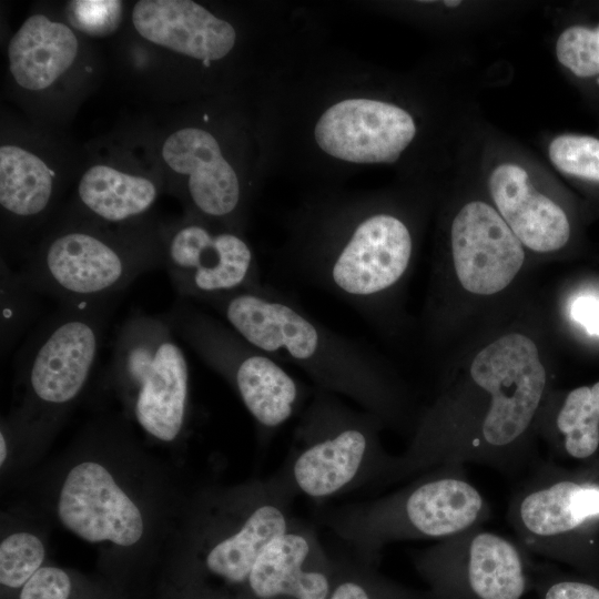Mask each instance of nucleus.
Here are the masks:
<instances>
[{"mask_svg": "<svg viewBox=\"0 0 599 599\" xmlns=\"http://www.w3.org/2000/svg\"><path fill=\"white\" fill-rule=\"evenodd\" d=\"M554 444L568 457L586 460L599 449V382L570 390L554 418Z\"/></svg>", "mask_w": 599, "mask_h": 599, "instance_id": "393cba45", "label": "nucleus"}, {"mask_svg": "<svg viewBox=\"0 0 599 599\" xmlns=\"http://www.w3.org/2000/svg\"><path fill=\"white\" fill-rule=\"evenodd\" d=\"M23 256L21 276L60 304L116 298L140 275L161 266L158 226L113 227L71 211Z\"/></svg>", "mask_w": 599, "mask_h": 599, "instance_id": "7ed1b4c3", "label": "nucleus"}, {"mask_svg": "<svg viewBox=\"0 0 599 599\" xmlns=\"http://www.w3.org/2000/svg\"><path fill=\"white\" fill-rule=\"evenodd\" d=\"M176 334L163 316L138 313L118 331L111 375L138 425L152 438L174 441L190 399V368Z\"/></svg>", "mask_w": 599, "mask_h": 599, "instance_id": "0eeeda50", "label": "nucleus"}, {"mask_svg": "<svg viewBox=\"0 0 599 599\" xmlns=\"http://www.w3.org/2000/svg\"><path fill=\"white\" fill-rule=\"evenodd\" d=\"M295 498L275 471L211 496L197 527L193 571L238 593L265 547L297 518Z\"/></svg>", "mask_w": 599, "mask_h": 599, "instance_id": "9d476101", "label": "nucleus"}, {"mask_svg": "<svg viewBox=\"0 0 599 599\" xmlns=\"http://www.w3.org/2000/svg\"><path fill=\"white\" fill-rule=\"evenodd\" d=\"M163 266L180 298L205 303L261 286L253 250L237 229L186 213L158 225Z\"/></svg>", "mask_w": 599, "mask_h": 599, "instance_id": "4468645a", "label": "nucleus"}, {"mask_svg": "<svg viewBox=\"0 0 599 599\" xmlns=\"http://www.w3.org/2000/svg\"><path fill=\"white\" fill-rule=\"evenodd\" d=\"M448 244L457 280L476 295L505 290L525 263V246L485 193L467 197L456 207Z\"/></svg>", "mask_w": 599, "mask_h": 599, "instance_id": "dca6fc26", "label": "nucleus"}, {"mask_svg": "<svg viewBox=\"0 0 599 599\" xmlns=\"http://www.w3.org/2000/svg\"><path fill=\"white\" fill-rule=\"evenodd\" d=\"M130 20L149 48L204 64L227 57L237 38L229 21L192 0H139Z\"/></svg>", "mask_w": 599, "mask_h": 599, "instance_id": "aec40b11", "label": "nucleus"}, {"mask_svg": "<svg viewBox=\"0 0 599 599\" xmlns=\"http://www.w3.org/2000/svg\"><path fill=\"white\" fill-rule=\"evenodd\" d=\"M552 171L591 196L599 197V131H559L542 140Z\"/></svg>", "mask_w": 599, "mask_h": 599, "instance_id": "a878e982", "label": "nucleus"}, {"mask_svg": "<svg viewBox=\"0 0 599 599\" xmlns=\"http://www.w3.org/2000/svg\"><path fill=\"white\" fill-rule=\"evenodd\" d=\"M113 300L60 304L34 333L20 361L33 406L55 412L80 396L97 363Z\"/></svg>", "mask_w": 599, "mask_h": 599, "instance_id": "f8f14e48", "label": "nucleus"}, {"mask_svg": "<svg viewBox=\"0 0 599 599\" xmlns=\"http://www.w3.org/2000/svg\"><path fill=\"white\" fill-rule=\"evenodd\" d=\"M8 457V438L4 435V433L1 430L0 433V464L1 466L4 464Z\"/></svg>", "mask_w": 599, "mask_h": 599, "instance_id": "f704fd0d", "label": "nucleus"}, {"mask_svg": "<svg viewBox=\"0 0 599 599\" xmlns=\"http://www.w3.org/2000/svg\"><path fill=\"white\" fill-rule=\"evenodd\" d=\"M124 4L119 0H70L64 3L65 22L79 34L108 38L121 27Z\"/></svg>", "mask_w": 599, "mask_h": 599, "instance_id": "c756f323", "label": "nucleus"}, {"mask_svg": "<svg viewBox=\"0 0 599 599\" xmlns=\"http://www.w3.org/2000/svg\"><path fill=\"white\" fill-rule=\"evenodd\" d=\"M60 176L39 146L2 140L0 207L6 240L22 241L45 223L58 203ZM3 236V237H4Z\"/></svg>", "mask_w": 599, "mask_h": 599, "instance_id": "412c9836", "label": "nucleus"}, {"mask_svg": "<svg viewBox=\"0 0 599 599\" xmlns=\"http://www.w3.org/2000/svg\"><path fill=\"white\" fill-rule=\"evenodd\" d=\"M337 557L325 548L313 525L296 518L254 562L237 593L242 599H328Z\"/></svg>", "mask_w": 599, "mask_h": 599, "instance_id": "6ab92c4d", "label": "nucleus"}, {"mask_svg": "<svg viewBox=\"0 0 599 599\" xmlns=\"http://www.w3.org/2000/svg\"><path fill=\"white\" fill-rule=\"evenodd\" d=\"M490 505L467 477L465 465L436 466L384 496L323 510L321 522L357 560L378 566L382 551L407 540H441L484 526Z\"/></svg>", "mask_w": 599, "mask_h": 599, "instance_id": "f03ea898", "label": "nucleus"}, {"mask_svg": "<svg viewBox=\"0 0 599 599\" xmlns=\"http://www.w3.org/2000/svg\"><path fill=\"white\" fill-rule=\"evenodd\" d=\"M469 376L493 398L480 433L479 464L516 474L534 459L530 435L548 385L538 347L521 333L502 335L476 354Z\"/></svg>", "mask_w": 599, "mask_h": 599, "instance_id": "6e6552de", "label": "nucleus"}, {"mask_svg": "<svg viewBox=\"0 0 599 599\" xmlns=\"http://www.w3.org/2000/svg\"><path fill=\"white\" fill-rule=\"evenodd\" d=\"M162 182L116 161H95L80 174L71 212L113 227L149 224Z\"/></svg>", "mask_w": 599, "mask_h": 599, "instance_id": "5701e85b", "label": "nucleus"}, {"mask_svg": "<svg viewBox=\"0 0 599 599\" xmlns=\"http://www.w3.org/2000/svg\"><path fill=\"white\" fill-rule=\"evenodd\" d=\"M75 586L70 573L43 566L19 591L17 599H72Z\"/></svg>", "mask_w": 599, "mask_h": 599, "instance_id": "2f4dec72", "label": "nucleus"}, {"mask_svg": "<svg viewBox=\"0 0 599 599\" xmlns=\"http://www.w3.org/2000/svg\"><path fill=\"white\" fill-rule=\"evenodd\" d=\"M158 153L170 189L187 213L236 229L244 204L242 184L211 131L189 124L173 128Z\"/></svg>", "mask_w": 599, "mask_h": 599, "instance_id": "2eb2a0df", "label": "nucleus"}, {"mask_svg": "<svg viewBox=\"0 0 599 599\" xmlns=\"http://www.w3.org/2000/svg\"><path fill=\"white\" fill-rule=\"evenodd\" d=\"M463 153L483 192L526 250L555 253L568 245L573 226L559 184L534 155L477 125Z\"/></svg>", "mask_w": 599, "mask_h": 599, "instance_id": "423d86ee", "label": "nucleus"}, {"mask_svg": "<svg viewBox=\"0 0 599 599\" xmlns=\"http://www.w3.org/2000/svg\"><path fill=\"white\" fill-rule=\"evenodd\" d=\"M413 564L432 599H524L532 590L529 552L483 526L417 551Z\"/></svg>", "mask_w": 599, "mask_h": 599, "instance_id": "9b49d317", "label": "nucleus"}, {"mask_svg": "<svg viewBox=\"0 0 599 599\" xmlns=\"http://www.w3.org/2000/svg\"><path fill=\"white\" fill-rule=\"evenodd\" d=\"M165 315L176 336L233 387L262 441L271 439L305 404V386L221 318L183 298Z\"/></svg>", "mask_w": 599, "mask_h": 599, "instance_id": "1a4fd4ad", "label": "nucleus"}, {"mask_svg": "<svg viewBox=\"0 0 599 599\" xmlns=\"http://www.w3.org/2000/svg\"><path fill=\"white\" fill-rule=\"evenodd\" d=\"M598 120H599V115H598ZM598 131H599V129H598Z\"/></svg>", "mask_w": 599, "mask_h": 599, "instance_id": "c9c22d12", "label": "nucleus"}, {"mask_svg": "<svg viewBox=\"0 0 599 599\" xmlns=\"http://www.w3.org/2000/svg\"><path fill=\"white\" fill-rule=\"evenodd\" d=\"M203 305L252 345L298 367L316 388L352 400L384 424L399 418L404 397L377 358L280 291L262 284L213 297Z\"/></svg>", "mask_w": 599, "mask_h": 599, "instance_id": "f257e3e1", "label": "nucleus"}, {"mask_svg": "<svg viewBox=\"0 0 599 599\" xmlns=\"http://www.w3.org/2000/svg\"><path fill=\"white\" fill-rule=\"evenodd\" d=\"M383 425L376 415L316 388L275 473L295 497L314 501L386 485L396 456L383 446Z\"/></svg>", "mask_w": 599, "mask_h": 599, "instance_id": "20e7f679", "label": "nucleus"}, {"mask_svg": "<svg viewBox=\"0 0 599 599\" xmlns=\"http://www.w3.org/2000/svg\"><path fill=\"white\" fill-rule=\"evenodd\" d=\"M570 315L573 321L585 327L590 335L599 336V300L581 296L573 301Z\"/></svg>", "mask_w": 599, "mask_h": 599, "instance_id": "473e14b6", "label": "nucleus"}, {"mask_svg": "<svg viewBox=\"0 0 599 599\" xmlns=\"http://www.w3.org/2000/svg\"><path fill=\"white\" fill-rule=\"evenodd\" d=\"M555 60L587 105L599 115V1L564 7L552 38Z\"/></svg>", "mask_w": 599, "mask_h": 599, "instance_id": "b1692460", "label": "nucleus"}, {"mask_svg": "<svg viewBox=\"0 0 599 599\" xmlns=\"http://www.w3.org/2000/svg\"><path fill=\"white\" fill-rule=\"evenodd\" d=\"M314 135L328 155L352 163L392 164L418 135L416 116L396 102L346 99L319 116Z\"/></svg>", "mask_w": 599, "mask_h": 599, "instance_id": "f3484780", "label": "nucleus"}, {"mask_svg": "<svg viewBox=\"0 0 599 599\" xmlns=\"http://www.w3.org/2000/svg\"><path fill=\"white\" fill-rule=\"evenodd\" d=\"M507 518L529 554L577 562L581 537L599 522V484L542 461L514 493Z\"/></svg>", "mask_w": 599, "mask_h": 599, "instance_id": "ddd939ff", "label": "nucleus"}, {"mask_svg": "<svg viewBox=\"0 0 599 599\" xmlns=\"http://www.w3.org/2000/svg\"><path fill=\"white\" fill-rule=\"evenodd\" d=\"M38 293L21 274L12 271L1 258V351L27 327L37 311Z\"/></svg>", "mask_w": 599, "mask_h": 599, "instance_id": "c85d7f7f", "label": "nucleus"}, {"mask_svg": "<svg viewBox=\"0 0 599 599\" xmlns=\"http://www.w3.org/2000/svg\"><path fill=\"white\" fill-rule=\"evenodd\" d=\"M82 42L67 22L30 14L7 47L8 70L17 89L45 98L67 83L82 62Z\"/></svg>", "mask_w": 599, "mask_h": 599, "instance_id": "4be33fe9", "label": "nucleus"}, {"mask_svg": "<svg viewBox=\"0 0 599 599\" xmlns=\"http://www.w3.org/2000/svg\"><path fill=\"white\" fill-rule=\"evenodd\" d=\"M181 599H242L236 593L212 585L192 573Z\"/></svg>", "mask_w": 599, "mask_h": 599, "instance_id": "72a5a7b5", "label": "nucleus"}, {"mask_svg": "<svg viewBox=\"0 0 599 599\" xmlns=\"http://www.w3.org/2000/svg\"><path fill=\"white\" fill-rule=\"evenodd\" d=\"M328 599H432L427 591L406 587L382 575L377 566L356 558H337V573Z\"/></svg>", "mask_w": 599, "mask_h": 599, "instance_id": "bb28decb", "label": "nucleus"}, {"mask_svg": "<svg viewBox=\"0 0 599 599\" xmlns=\"http://www.w3.org/2000/svg\"><path fill=\"white\" fill-rule=\"evenodd\" d=\"M532 590L537 599H599V586L534 562Z\"/></svg>", "mask_w": 599, "mask_h": 599, "instance_id": "7c9ffc66", "label": "nucleus"}, {"mask_svg": "<svg viewBox=\"0 0 599 599\" xmlns=\"http://www.w3.org/2000/svg\"><path fill=\"white\" fill-rule=\"evenodd\" d=\"M57 514L61 524L89 542L109 541L132 547L144 534L139 506L100 463L85 460L67 474L59 493Z\"/></svg>", "mask_w": 599, "mask_h": 599, "instance_id": "a211bd4d", "label": "nucleus"}, {"mask_svg": "<svg viewBox=\"0 0 599 599\" xmlns=\"http://www.w3.org/2000/svg\"><path fill=\"white\" fill-rule=\"evenodd\" d=\"M45 548L29 531L13 532L0 544V585L7 592H17L43 567Z\"/></svg>", "mask_w": 599, "mask_h": 599, "instance_id": "cd10ccee", "label": "nucleus"}, {"mask_svg": "<svg viewBox=\"0 0 599 599\" xmlns=\"http://www.w3.org/2000/svg\"><path fill=\"white\" fill-rule=\"evenodd\" d=\"M331 223L318 242L295 257L296 274L377 321L403 282L414 256V234L398 213L377 207Z\"/></svg>", "mask_w": 599, "mask_h": 599, "instance_id": "39448f33", "label": "nucleus"}]
</instances>
